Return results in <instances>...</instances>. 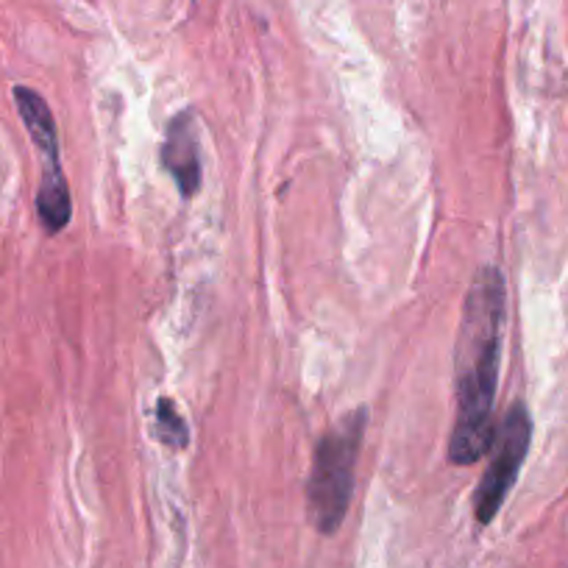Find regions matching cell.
Returning a JSON list of instances; mask_svg holds the SVG:
<instances>
[{
    "label": "cell",
    "instance_id": "6da1fadb",
    "mask_svg": "<svg viewBox=\"0 0 568 568\" xmlns=\"http://www.w3.org/2000/svg\"><path fill=\"white\" fill-rule=\"evenodd\" d=\"M505 278L483 267L468 287L455 346V429L449 440L452 466H474L494 444V402L499 385Z\"/></svg>",
    "mask_w": 568,
    "mask_h": 568
},
{
    "label": "cell",
    "instance_id": "7a4b0ae2",
    "mask_svg": "<svg viewBox=\"0 0 568 568\" xmlns=\"http://www.w3.org/2000/svg\"><path fill=\"white\" fill-rule=\"evenodd\" d=\"M365 424L368 413L354 409L343 415L315 446L313 471L307 479V510L321 535H335L352 505Z\"/></svg>",
    "mask_w": 568,
    "mask_h": 568
},
{
    "label": "cell",
    "instance_id": "3957f363",
    "mask_svg": "<svg viewBox=\"0 0 568 568\" xmlns=\"http://www.w3.org/2000/svg\"><path fill=\"white\" fill-rule=\"evenodd\" d=\"M14 103L23 118V125L29 129L34 149L40 151L42 160V179L37 190V215H40L42 229L48 234L62 232L73 215V199H70V184L62 173L59 162V134L57 120H53L51 106L45 98L31 87H14Z\"/></svg>",
    "mask_w": 568,
    "mask_h": 568
},
{
    "label": "cell",
    "instance_id": "277c9868",
    "mask_svg": "<svg viewBox=\"0 0 568 568\" xmlns=\"http://www.w3.org/2000/svg\"><path fill=\"white\" fill-rule=\"evenodd\" d=\"M532 440V420H529L527 407L521 402L507 409L505 420L496 426L494 444H490V463L485 468L483 479L474 494V516L479 524H490L499 516L507 494L516 485L518 471L524 466V457Z\"/></svg>",
    "mask_w": 568,
    "mask_h": 568
},
{
    "label": "cell",
    "instance_id": "5b68a950",
    "mask_svg": "<svg viewBox=\"0 0 568 568\" xmlns=\"http://www.w3.org/2000/svg\"><path fill=\"white\" fill-rule=\"evenodd\" d=\"M162 165L176 182L184 199H193L201 190V151L199 129H195L193 112H179L168 123L165 145H162Z\"/></svg>",
    "mask_w": 568,
    "mask_h": 568
},
{
    "label": "cell",
    "instance_id": "8992f818",
    "mask_svg": "<svg viewBox=\"0 0 568 568\" xmlns=\"http://www.w3.org/2000/svg\"><path fill=\"white\" fill-rule=\"evenodd\" d=\"M154 435L162 446H171V449H187L190 444V429L184 424V418L179 415L173 398L162 396L154 407Z\"/></svg>",
    "mask_w": 568,
    "mask_h": 568
}]
</instances>
